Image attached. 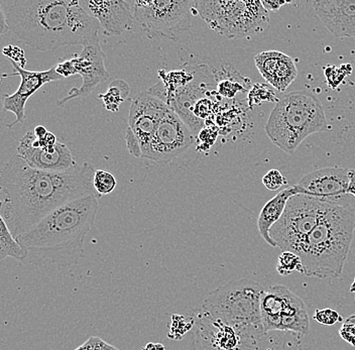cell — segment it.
I'll return each instance as SVG.
<instances>
[{
  "label": "cell",
  "mask_w": 355,
  "mask_h": 350,
  "mask_svg": "<svg viewBox=\"0 0 355 350\" xmlns=\"http://www.w3.org/2000/svg\"><path fill=\"white\" fill-rule=\"evenodd\" d=\"M95 172L87 161L65 172H44L13 155L0 172V214L15 238L64 204L89 195L99 198L93 187Z\"/></svg>",
  "instance_id": "6da1fadb"
},
{
  "label": "cell",
  "mask_w": 355,
  "mask_h": 350,
  "mask_svg": "<svg viewBox=\"0 0 355 350\" xmlns=\"http://www.w3.org/2000/svg\"><path fill=\"white\" fill-rule=\"evenodd\" d=\"M10 32L40 52L99 42L100 26L76 0H6Z\"/></svg>",
  "instance_id": "7a4b0ae2"
},
{
  "label": "cell",
  "mask_w": 355,
  "mask_h": 350,
  "mask_svg": "<svg viewBox=\"0 0 355 350\" xmlns=\"http://www.w3.org/2000/svg\"><path fill=\"white\" fill-rule=\"evenodd\" d=\"M98 197H82L60 206L17 238L28 259L59 265H76L84 254L86 236L96 220Z\"/></svg>",
  "instance_id": "3957f363"
},
{
  "label": "cell",
  "mask_w": 355,
  "mask_h": 350,
  "mask_svg": "<svg viewBox=\"0 0 355 350\" xmlns=\"http://www.w3.org/2000/svg\"><path fill=\"white\" fill-rule=\"evenodd\" d=\"M355 231L354 197L332 203L297 250L309 278L337 279L343 274Z\"/></svg>",
  "instance_id": "277c9868"
},
{
  "label": "cell",
  "mask_w": 355,
  "mask_h": 350,
  "mask_svg": "<svg viewBox=\"0 0 355 350\" xmlns=\"http://www.w3.org/2000/svg\"><path fill=\"white\" fill-rule=\"evenodd\" d=\"M327 119L320 100L307 91L291 92L279 99L266 125L272 143L294 154L311 134L325 132Z\"/></svg>",
  "instance_id": "5b68a950"
},
{
  "label": "cell",
  "mask_w": 355,
  "mask_h": 350,
  "mask_svg": "<svg viewBox=\"0 0 355 350\" xmlns=\"http://www.w3.org/2000/svg\"><path fill=\"white\" fill-rule=\"evenodd\" d=\"M265 289L248 279L230 281L210 292L197 310L241 333L259 338L266 333L261 313Z\"/></svg>",
  "instance_id": "8992f818"
},
{
  "label": "cell",
  "mask_w": 355,
  "mask_h": 350,
  "mask_svg": "<svg viewBox=\"0 0 355 350\" xmlns=\"http://www.w3.org/2000/svg\"><path fill=\"white\" fill-rule=\"evenodd\" d=\"M194 10L211 30L225 39H250L263 34L270 23V13L259 0H197Z\"/></svg>",
  "instance_id": "52a82bcc"
},
{
  "label": "cell",
  "mask_w": 355,
  "mask_h": 350,
  "mask_svg": "<svg viewBox=\"0 0 355 350\" xmlns=\"http://www.w3.org/2000/svg\"><path fill=\"white\" fill-rule=\"evenodd\" d=\"M132 3L135 24L148 39L179 41L196 15L191 0H135Z\"/></svg>",
  "instance_id": "ba28073f"
},
{
  "label": "cell",
  "mask_w": 355,
  "mask_h": 350,
  "mask_svg": "<svg viewBox=\"0 0 355 350\" xmlns=\"http://www.w3.org/2000/svg\"><path fill=\"white\" fill-rule=\"evenodd\" d=\"M331 204L305 194L291 197L281 218L270 230L277 247L296 254Z\"/></svg>",
  "instance_id": "9c48e42d"
},
{
  "label": "cell",
  "mask_w": 355,
  "mask_h": 350,
  "mask_svg": "<svg viewBox=\"0 0 355 350\" xmlns=\"http://www.w3.org/2000/svg\"><path fill=\"white\" fill-rule=\"evenodd\" d=\"M261 322L268 332H293L306 335L310 329L305 302L283 285L266 288L261 300Z\"/></svg>",
  "instance_id": "30bf717a"
},
{
  "label": "cell",
  "mask_w": 355,
  "mask_h": 350,
  "mask_svg": "<svg viewBox=\"0 0 355 350\" xmlns=\"http://www.w3.org/2000/svg\"><path fill=\"white\" fill-rule=\"evenodd\" d=\"M105 54L100 46L99 42L84 46L81 54L66 60L55 66V71L63 78L80 75L83 83L79 88H72L68 94L57 102V106L63 107L67 102L80 97H87L99 84L110 78V72L105 67Z\"/></svg>",
  "instance_id": "8fae6325"
},
{
  "label": "cell",
  "mask_w": 355,
  "mask_h": 350,
  "mask_svg": "<svg viewBox=\"0 0 355 350\" xmlns=\"http://www.w3.org/2000/svg\"><path fill=\"white\" fill-rule=\"evenodd\" d=\"M194 141V134L172 108L155 128L144 159L155 163H170L181 156Z\"/></svg>",
  "instance_id": "7c38bea8"
},
{
  "label": "cell",
  "mask_w": 355,
  "mask_h": 350,
  "mask_svg": "<svg viewBox=\"0 0 355 350\" xmlns=\"http://www.w3.org/2000/svg\"><path fill=\"white\" fill-rule=\"evenodd\" d=\"M10 63L15 69V73L11 74V76L21 77V84L13 94L3 95L2 98L3 110L15 115V121L8 125V128H13L19 123L21 125L26 121V102L35 92L46 84L64 79L58 74L55 67L46 71H31L21 68L15 62L10 61Z\"/></svg>",
  "instance_id": "4fadbf2b"
},
{
  "label": "cell",
  "mask_w": 355,
  "mask_h": 350,
  "mask_svg": "<svg viewBox=\"0 0 355 350\" xmlns=\"http://www.w3.org/2000/svg\"><path fill=\"white\" fill-rule=\"evenodd\" d=\"M17 155L33 169L44 172H65L78 165L70 148L61 141L54 148H40L33 130L19 141Z\"/></svg>",
  "instance_id": "5bb4252c"
},
{
  "label": "cell",
  "mask_w": 355,
  "mask_h": 350,
  "mask_svg": "<svg viewBox=\"0 0 355 350\" xmlns=\"http://www.w3.org/2000/svg\"><path fill=\"white\" fill-rule=\"evenodd\" d=\"M170 106L148 91L139 93L132 101L128 114V128L141 143L144 158L157 123Z\"/></svg>",
  "instance_id": "9a60e30c"
},
{
  "label": "cell",
  "mask_w": 355,
  "mask_h": 350,
  "mask_svg": "<svg viewBox=\"0 0 355 350\" xmlns=\"http://www.w3.org/2000/svg\"><path fill=\"white\" fill-rule=\"evenodd\" d=\"M348 170L330 167L314 170L305 175L297 186L301 189V194L315 197L326 202H343L352 197L347 194L349 185Z\"/></svg>",
  "instance_id": "2e32d148"
},
{
  "label": "cell",
  "mask_w": 355,
  "mask_h": 350,
  "mask_svg": "<svg viewBox=\"0 0 355 350\" xmlns=\"http://www.w3.org/2000/svg\"><path fill=\"white\" fill-rule=\"evenodd\" d=\"M80 6L98 21L104 34L119 37L135 26L132 1L125 0H80Z\"/></svg>",
  "instance_id": "e0dca14e"
},
{
  "label": "cell",
  "mask_w": 355,
  "mask_h": 350,
  "mask_svg": "<svg viewBox=\"0 0 355 350\" xmlns=\"http://www.w3.org/2000/svg\"><path fill=\"white\" fill-rule=\"evenodd\" d=\"M313 10L334 37H354L355 0H316Z\"/></svg>",
  "instance_id": "ac0fdd59"
},
{
  "label": "cell",
  "mask_w": 355,
  "mask_h": 350,
  "mask_svg": "<svg viewBox=\"0 0 355 350\" xmlns=\"http://www.w3.org/2000/svg\"><path fill=\"white\" fill-rule=\"evenodd\" d=\"M259 74L270 86L283 92L298 76L296 64L292 58L277 51H266L254 57Z\"/></svg>",
  "instance_id": "d6986e66"
},
{
  "label": "cell",
  "mask_w": 355,
  "mask_h": 350,
  "mask_svg": "<svg viewBox=\"0 0 355 350\" xmlns=\"http://www.w3.org/2000/svg\"><path fill=\"white\" fill-rule=\"evenodd\" d=\"M298 194H301V189L298 186L294 185L292 187L286 188L283 191L277 193L274 198L268 201L261 210V213L257 218V229L263 240L270 247H277L276 243L270 236V228L281 218L285 211L288 199Z\"/></svg>",
  "instance_id": "ffe728a7"
},
{
  "label": "cell",
  "mask_w": 355,
  "mask_h": 350,
  "mask_svg": "<svg viewBox=\"0 0 355 350\" xmlns=\"http://www.w3.org/2000/svg\"><path fill=\"white\" fill-rule=\"evenodd\" d=\"M11 258L17 261H26L28 254L11 234L8 223L0 214V260Z\"/></svg>",
  "instance_id": "44dd1931"
},
{
  "label": "cell",
  "mask_w": 355,
  "mask_h": 350,
  "mask_svg": "<svg viewBox=\"0 0 355 350\" xmlns=\"http://www.w3.org/2000/svg\"><path fill=\"white\" fill-rule=\"evenodd\" d=\"M130 93L128 82L122 79L113 80L108 86L107 92L99 94L98 98L103 101L104 107L110 112H119L122 102L126 100Z\"/></svg>",
  "instance_id": "7402d4cb"
},
{
  "label": "cell",
  "mask_w": 355,
  "mask_h": 350,
  "mask_svg": "<svg viewBox=\"0 0 355 350\" xmlns=\"http://www.w3.org/2000/svg\"><path fill=\"white\" fill-rule=\"evenodd\" d=\"M195 324H196V319L194 316L186 317L174 314L168 325V338L172 340H182L185 338L186 334L194 329Z\"/></svg>",
  "instance_id": "603a6c76"
},
{
  "label": "cell",
  "mask_w": 355,
  "mask_h": 350,
  "mask_svg": "<svg viewBox=\"0 0 355 350\" xmlns=\"http://www.w3.org/2000/svg\"><path fill=\"white\" fill-rule=\"evenodd\" d=\"M277 271L283 277L290 276L295 271L304 274L301 259L295 252H282L277 258Z\"/></svg>",
  "instance_id": "cb8c5ba5"
},
{
  "label": "cell",
  "mask_w": 355,
  "mask_h": 350,
  "mask_svg": "<svg viewBox=\"0 0 355 350\" xmlns=\"http://www.w3.org/2000/svg\"><path fill=\"white\" fill-rule=\"evenodd\" d=\"M117 181L110 172L104 170H96L93 177V187L99 197L111 194L116 188Z\"/></svg>",
  "instance_id": "d4e9b609"
},
{
  "label": "cell",
  "mask_w": 355,
  "mask_h": 350,
  "mask_svg": "<svg viewBox=\"0 0 355 350\" xmlns=\"http://www.w3.org/2000/svg\"><path fill=\"white\" fill-rule=\"evenodd\" d=\"M277 102L279 99L276 98V94L274 91L270 89L268 86L263 84H255L248 95V104L250 107L252 106L261 105L263 102Z\"/></svg>",
  "instance_id": "484cf974"
},
{
  "label": "cell",
  "mask_w": 355,
  "mask_h": 350,
  "mask_svg": "<svg viewBox=\"0 0 355 350\" xmlns=\"http://www.w3.org/2000/svg\"><path fill=\"white\" fill-rule=\"evenodd\" d=\"M314 320H316L319 324L326 325V326H332L338 322H343V319L338 312L335 310L330 309V308H325V309H318L313 316Z\"/></svg>",
  "instance_id": "4316f807"
},
{
  "label": "cell",
  "mask_w": 355,
  "mask_h": 350,
  "mask_svg": "<svg viewBox=\"0 0 355 350\" xmlns=\"http://www.w3.org/2000/svg\"><path fill=\"white\" fill-rule=\"evenodd\" d=\"M263 184L270 191H277L283 186L287 185L288 181L279 170L272 169L268 170L263 176Z\"/></svg>",
  "instance_id": "83f0119b"
},
{
  "label": "cell",
  "mask_w": 355,
  "mask_h": 350,
  "mask_svg": "<svg viewBox=\"0 0 355 350\" xmlns=\"http://www.w3.org/2000/svg\"><path fill=\"white\" fill-rule=\"evenodd\" d=\"M339 335L348 344L355 347V314L350 315L343 321V325L339 329Z\"/></svg>",
  "instance_id": "f1b7e54d"
},
{
  "label": "cell",
  "mask_w": 355,
  "mask_h": 350,
  "mask_svg": "<svg viewBox=\"0 0 355 350\" xmlns=\"http://www.w3.org/2000/svg\"><path fill=\"white\" fill-rule=\"evenodd\" d=\"M74 350H119L117 347H113L110 343L106 342L103 339L92 336L89 338L83 344L78 347Z\"/></svg>",
  "instance_id": "f546056e"
},
{
  "label": "cell",
  "mask_w": 355,
  "mask_h": 350,
  "mask_svg": "<svg viewBox=\"0 0 355 350\" xmlns=\"http://www.w3.org/2000/svg\"><path fill=\"white\" fill-rule=\"evenodd\" d=\"M219 94L227 98H232L239 91H243V87L236 82H232L230 80H222L217 86Z\"/></svg>",
  "instance_id": "4dcf8cb0"
},
{
  "label": "cell",
  "mask_w": 355,
  "mask_h": 350,
  "mask_svg": "<svg viewBox=\"0 0 355 350\" xmlns=\"http://www.w3.org/2000/svg\"><path fill=\"white\" fill-rule=\"evenodd\" d=\"M125 141L126 147H128L130 155L135 157V158H141L143 152H141V143H139V139H137V137L133 134L132 130L128 128L125 132Z\"/></svg>",
  "instance_id": "1f68e13d"
},
{
  "label": "cell",
  "mask_w": 355,
  "mask_h": 350,
  "mask_svg": "<svg viewBox=\"0 0 355 350\" xmlns=\"http://www.w3.org/2000/svg\"><path fill=\"white\" fill-rule=\"evenodd\" d=\"M2 53H3L4 56L10 59V61L15 62V63L19 64L21 68H24L26 61L24 59V51L21 48L12 45L8 46L3 48Z\"/></svg>",
  "instance_id": "d6a6232c"
},
{
  "label": "cell",
  "mask_w": 355,
  "mask_h": 350,
  "mask_svg": "<svg viewBox=\"0 0 355 350\" xmlns=\"http://www.w3.org/2000/svg\"><path fill=\"white\" fill-rule=\"evenodd\" d=\"M290 3V1H279V0H275V1H268V0H263L261 1L263 8H266V12H277L282 6L285 4Z\"/></svg>",
  "instance_id": "836d02e7"
},
{
  "label": "cell",
  "mask_w": 355,
  "mask_h": 350,
  "mask_svg": "<svg viewBox=\"0 0 355 350\" xmlns=\"http://www.w3.org/2000/svg\"><path fill=\"white\" fill-rule=\"evenodd\" d=\"M8 32H10V28H8V21H6L3 6H2L1 1H0V35L8 34Z\"/></svg>",
  "instance_id": "e575fe53"
},
{
  "label": "cell",
  "mask_w": 355,
  "mask_h": 350,
  "mask_svg": "<svg viewBox=\"0 0 355 350\" xmlns=\"http://www.w3.org/2000/svg\"><path fill=\"white\" fill-rule=\"evenodd\" d=\"M348 175H349V185L347 188V194L352 195L355 199V170H348Z\"/></svg>",
  "instance_id": "d590c367"
},
{
  "label": "cell",
  "mask_w": 355,
  "mask_h": 350,
  "mask_svg": "<svg viewBox=\"0 0 355 350\" xmlns=\"http://www.w3.org/2000/svg\"><path fill=\"white\" fill-rule=\"evenodd\" d=\"M141 350H166V347L162 343L150 342L144 345Z\"/></svg>",
  "instance_id": "8d00e7d4"
},
{
  "label": "cell",
  "mask_w": 355,
  "mask_h": 350,
  "mask_svg": "<svg viewBox=\"0 0 355 350\" xmlns=\"http://www.w3.org/2000/svg\"><path fill=\"white\" fill-rule=\"evenodd\" d=\"M33 134H35V136L37 137H44V134L48 132V130H46V128H44L43 125H39L37 126V128H33Z\"/></svg>",
  "instance_id": "74e56055"
},
{
  "label": "cell",
  "mask_w": 355,
  "mask_h": 350,
  "mask_svg": "<svg viewBox=\"0 0 355 350\" xmlns=\"http://www.w3.org/2000/svg\"><path fill=\"white\" fill-rule=\"evenodd\" d=\"M350 292H352V293H355V278L354 283H352V287H350Z\"/></svg>",
  "instance_id": "f35d334b"
},
{
  "label": "cell",
  "mask_w": 355,
  "mask_h": 350,
  "mask_svg": "<svg viewBox=\"0 0 355 350\" xmlns=\"http://www.w3.org/2000/svg\"><path fill=\"white\" fill-rule=\"evenodd\" d=\"M190 350H200V349H197V347H194V345L191 344V349H190Z\"/></svg>",
  "instance_id": "ab89813d"
},
{
  "label": "cell",
  "mask_w": 355,
  "mask_h": 350,
  "mask_svg": "<svg viewBox=\"0 0 355 350\" xmlns=\"http://www.w3.org/2000/svg\"><path fill=\"white\" fill-rule=\"evenodd\" d=\"M354 296H355V293H354ZM354 299H355V297H354Z\"/></svg>",
  "instance_id": "60d3db41"
}]
</instances>
